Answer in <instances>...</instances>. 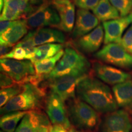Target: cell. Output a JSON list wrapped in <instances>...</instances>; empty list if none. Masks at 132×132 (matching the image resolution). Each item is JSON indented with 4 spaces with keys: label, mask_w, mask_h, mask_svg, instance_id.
<instances>
[{
    "label": "cell",
    "mask_w": 132,
    "mask_h": 132,
    "mask_svg": "<svg viewBox=\"0 0 132 132\" xmlns=\"http://www.w3.org/2000/svg\"><path fill=\"white\" fill-rule=\"evenodd\" d=\"M76 94L99 113H110L118 109L113 90L94 77L86 75L82 78L77 85Z\"/></svg>",
    "instance_id": "6da1fadb"
},
{
    "label": "cell",
    "mask_w": 132,
    "mask_h": 132,
    "mask_svg": "<svg viewBox=\"0 0 132 132\" xmlns=\"http://www.w3.org/2000/svg\"><path fill=\"white\" fill-rule=\"evenodd\" d=\"M22 84V91L1 108V114L13 111L37 110L42 106L44 97L43 90L29 82Z\"/></svg>",
    "instance_id": "3957f363"
},
{
    "label": "cell",
    "mask_w": 132,
    "mask_h": 132,
    "mask_svg": "<svg viewBox=\"0 0 132 132\" xmlns=\"http://www.w3.org/2000/svg\"><path fill=\"white\" fill-rule=\"evenodd\" d=\"M132 23V11L125 16L104 21L102 23L105 32L104 44L117 43L120 44L123 34L126 29Z\"/></svg>",
    "instance_id": "4fadbf2b"
},
{
    "label": "cell",
    "mask_w": 132,
    "mask_h": 132,
    "mask_svg": "<svg viewBox=\"0 0 132 132\" xmlns=\"http://www.w3.org/2000/svg\"><path fill=\"white\" fill-rule=\"evenodd\" d=\"M100 0H75V3L80 9L93 10L97 6Z\"/></svg>",
    "instance_id": "f1b7e54d"
},
{
    "label": "cell",
    "mask_w": 132,
    "mask_h": 132,
    "mask_svg": "<svg viewBox=\"0 0 132 132\" xmlns=\"http://www.w3.org/2000/svg\"><path fill=\"white\" fill-rule=\"evenodd\" d=\"M104 38L105 32L103 25L98 24L91 32L76 39L75 45L82 52L92 53L98 52L104 42Z\"/></svg>",
    "instance_id": "e0dca14e"
},
{
    "label": "cell",
    "mask_w": 132,
    "mask_h": 132,
    "mask_svg": "<svg viewBox=\"0 0 132 132\" xmlns=\"http://www.w3.org/2000/svg\"><path fill=\"white\" fill-rule=\"evenodd\" d=\"M46 113L53 124H59L70 129L71 124L64 101L57 94L51 91L46 100Z\"/></svg>",
    "instance_id": "ba28073f"
},
{
    "label": "cell",
    "mask_w": 132,
    "mask_h": 132,
    "mask_svg": "<svg viewBox=\"0 0 132 132\" xmlns=\"http://www.w3.org/2000/svg\"><path fill=\"white\" fill-rule=\"evenodd\" d=\"M28 26L31 29L45 27H57L60 25V17L53 5L44 3L26 19Z\"/></svg>",
    "instance_id": "8992f818"
},
{
    "label": "cell",
    "mask_w": 132,
    "mask_h": 132,
    "mask_svg": "<svg viewBox=\"0 0 132 132\" xmlns=\"http://www.w3.org/2000/svg\"><path fill=\"white\" fill-rule=\"evenodd\" d=\"M131 1H132V0H131Z\"/></svg>",
    "instance_id": "f35d334b"
},
{
    "label": "cell",
    "mask_w": 132,
    "mask_h": 132,
    "mask_svg": "<svg viewBox=\"0 0 132 132\" xmlns=\"http://www.w3.org/2000/svg\"><path fill=\"white\" fill-rule=\"evenodd\" d=\"M92 70L95 77L105 83L116 85L131 80V75L120 69L94 61Z\"/></svg>",
    "instance_id": "8fae6325"
},
{
    "label": "cell",
    "mask_w": 132,
    "mask_h": 132,
    "mask_svg": "<svg viewBox=\"0 0 132 132\" xmlns=\"http://www.w3.org/2000/svg\"><path fill=\"white\" fill-rule=\"evenodd\" d=\"M69 132H88V131H83V130L78 129V128H71L69 129Z\"/></svg>",
    "instance_id": "e575fe53"
},
{
    "label": "cell",
    "mask_w": 132,
    "mask_h": 132,
    "mask_svg": "<svg viewBox=\"0 0 132 132\" xmlns=\"http://www.w3.org/2000/svg\"><path fill=\"white\" fill-rule=\"evenodd\" d=\"M99 21L97 16L88 10L78 9L72 37L77 39L88 34L98 26Z\"/></svg>",
    "instance_id": "9a60e30c"
},
{
    "label": "cell",
    "mask_w": 132,
    "mask_h": 132,
    "mask_svg": "<svg viewBox=\"0 0 132 132\" xmlns=\"http://www.w3.org/2000/svg\"><path fill=\"white\" fill-rule=\"evenodd\" d=\"M112 90L118 106L132 110V80L114 85Z\"/></svg>",
    "instance_id": "ffe728a7"
},
{
    "label": "cell",
    "mask_w": 132,
    "mask_h": 132,
    "mask_svg": "<svg viewBox=\"0 0 132 132\" xmlns=\"http://www.w3.org/2000/svg\"><path fill=\"white\" fill-rule=\"evenodd\" d=\"M94 57L100 61L120 68H132V55L117 43L106 44L95 53Z\"/></svg>",
    "instance_id": "5b68a950"
},
{
    "label": "cell",
    "mask_w": 132,
    "mask_h": 132,
    "mask_svg": "<svg viewBox=\"0 0 132 132\" xmlns=\"http://www.w3.org/2000/svg\"><path fill=\"white\" fill-rule=\"evenodd\" d=\"M2 58L12 59L19 61L28 60V54L24 48L15 46L11 52L6 54V55L1 56V59Z\"/></svg>",
    "instance_id": "4316f807"
},
{
    "label": "cell",
    "mask_w": 132,
    "mask_h": 132,
    "mask_svg": "<svg viewBox=\"0 0 132 132\" xmlns=\"http://www.w3.org/2000/svg\"><path fill=\"white\" fill-rule=\"evenodd\" d=\"M4 3L1 21L17 20L24 15L28 16L35 11L29 0H4Z\"/></svg>",
    "instance_id": "5bb4252c"
},
{
    "label": "cell",
    "mask_w": 132,
    "mask_h": 132,
    "mask_svg": "<svg viewBox=\"0 0 132 132\" xmlns=\"http://www.w3.org/2000/svg\"><path fill=\"white\" fill-rule=\"evenodd\" d=\"M64 53V50H62L54 56L34 63L36 74L44 76L48 75L56 67L57 62L63 56Z\"/></svg>",
    "instance_id": "cb8c5ba5"
},
{
    "label": "cell",
    "mask_w": 132,
    "mask_h": 132,
    "mask_svg": "<svg viewBox=\"0 0 132 132\" xmlns=\"http://www.w3.org/2000/svg\"><path fill=\"white\" fill-rule=\"evenodd\" d=\"M68 115L72 123L78 129L94 132L100 124L97 111L80 98H72L68 108Z\"/></svg>",
    "instance_id": "277c9868"
},
{
    "label": "cell",
    "mask_w": 132,
    "mask_h": 132,
    "mask_svg": "<svg viewBox=\"0 0 132 132\" xmlns=\"http://www.w3.org/2000/svg\"><path fill=\"white\" fill-rule=\"evenodd\" d=\"M28 28L26 19L15 20L9 29L0 34V42L14 47L27 34Z\"/></svg>",
    "instance_id": "ac0fdd59"
},
{
    "label": "cell",
    "mask_w": 132,
    "mask_h": 132,
    "mask_svg": "<svg viewBox=\"0 0 132 132\" xmlns=\"http://www.w3.org/2000/svg\"><path fill=\"white\" fill-rule=\"evenodd\" d=\"M131 132H132V129H131Z\"/></svg>",
    "instance_id": "8d00e7d4"
},
{
    "label": "cell",
    "mask_w": 132,
    "mask_h": 132,
    "mask_svg": "<svg viewBox=\"0 0 132 132\" xmlns=\"http://www.w3.org/2000/svg\"><path fill=\"white\" fill-rule=\"evenodd\" d=\"M50 132H69L67 130V128L61 125L53 124L51 126Z\"/></svg>",
    "instance_id": "d6a6232c"
},
{
    "label": "cell",
    "mask_w": 132,
    "mask_h": 132,
    "mask_svg": "<svg viewBox=\"0 0 132 132\" xmlns=\"http://www.w3.org/2000/svg\"><path fill=\"white\" fill-rule=\"evenodd\" d=\"M92 12L102 23L120 17L119 11L112 5L110 0H100Z\"/></svg>",
    "instance_id": "44dd1931"
},
{
    "label": "cell",
    "mask_w": 132,
    "mask_h": 132,
    "mask_svg": "<svg viewBox=\"0 0 132 132\" xmlns=\"http://www.w3.org/2000/svg\"><path fill=\"white\" fill-rule=\"evenodd\" d=\"M23 86L22 83H17L8 87L1 89L0 90V106L2 108L10 100L22 91Z\"/></svg>",
    "instance_id": "d4e9b609"
},
{
    "label": "cell",
    "mask_w": 132,
    "mask_h": 132,
    "mask_svg": "<svg viewBox=\"0 0 132 132\" xmlns=\"http://www.w3.org/2000/svg\"><path fill=\"white\" fill-rule=\"evenodd\" d=\"M99 127L101 132H131V118L125 110H116L104 117Z\"/></svg>",
    "instance_id": "9c48e42d"
},
{
    "label": "cell",
    "mask_w": 132,
    "mask_h": 132,
    "mask_svg": "<svg viewBox=\"0 0 132 132\" xmlns=\"http://www.w3.org/2000/svg\"><path fill=\"white\" fill-rule=\"evenodd\" d=\"M1 72L9 75L17 83H24L32 75H36L34 64L30 60H15L2 58L0 59Z\"/></svg>",
    "instance_id": "52a82bcc"
},
{
    "label": "cell",
    "mask_w": 132,
    "mask_h": 132,
    "mask_svg": "<svg viewBox=\"0 0 132 132\" xmlns=\"http://www.w3.org/2000/svg\"><path fill=\"white\" fill-rule=\"evenodd\" d=\"M63 45L61 44H47L36 47L31 61L33 64L45 59L54 56L62 50Z\"/></svg>",
    "instance_id": "7402d4cb"
},
{
    "label": "cell",
    "mask_w": 132,
    "mask_h": 132,
    "mask_svg": "<svg viewBox=\"0 0 132 132\" xmlns=\"http://www.w3.org/2000/svg\"><path fill=\"white\" fill-rule=\"evenodd\" d=\"M15 81L11 78L9 75L4 73V72H1V88H5V87H8L10 86L15 85Z\"/></svg>",
    "instance_id": "f546056e"
},
{
    "label": "cell",
    "mask_w": 132,
    "mask_h": 132,
    "mask_svg": "<svg viewBox=\"0 0 132 132\" xmlns=\"http://www.w3.org/2000/svg\"><path fill=\"white\" fill-rule=\"evenodd\" d=\"M33 39L37 47L47 44H64L66 38L62 31L52 27H45L36 29Z\"/></svg>",
    "instance_id": "d6986e66"
},
{
    "label": "cell",
    "mask_w": 132,
    "mask_h": 132,
    "mask_svg": "<svg viewBox=\"0 0 132 132\" xmlns=\"http://www.w3.org/2000/svg\"><path fill=\"white\" fill-rule=\"evenodd\" d=\"M27 111H13L3 114L0 119V127L5 132H15L18 124Z\"/></svg>",
    "instance_id": "603a6c76"
},
{
    "label": "cell",
    "mask_w": 132,
    "mask_h": 132,
    "mask_svg": "<svg viewBox=\"0 0 132 132\" xmlns=\"http://www.w3.org/2000/svg\"><path fill=\"white\" fill-rule=\"evenodd\" d=\"M52 4L60 17L59 29L67 32L73 30L76 19L75 8L70 0H53Z\"/></svg>",
    "instance_id": "2e32d148"
},
{
    "label": "cell",
    "mask_w": 132,
    "mask_h": 132,
    "mask_svg": "<svg viewBox=\"0 0 132 132\" xmlns=\"http://www.w3.org/2000/svg\"><path fill=\"white\" fill-rule=\"evenodd\" d=\"M13 48L14 47L8 45L7 44L0 42V55H1V57L9 53L10 52H11Z\"/></svg>",
    "instance_id": "1f68e13d"
},
{
    "label": "cell",
    "mask_w": 132,
    "mask_h": 132,
    "mask_svg": "<svg viewBox=\"0 0 132 132\" xmlns=\"http://www.w3.org/2000/svg\"><path fill=\"white\" fill-rule=\"evenodd\" d=\"M110 3L119 12L120 16H125L132 11L131 0H110Z\"/></svg>",
    "instance_id": "484cf974"
},
{
    "label": "cell",
    "mask_w": 132,
    "mask_h": 132,
    "mask_svg": "<svg viewBox=\"0 0 132 132\" xmlns=\"http://www.w3.org/2000/svg\"><path fill=\"white\" fill-rule=\"evenodd\" d=\"M120 44L132 55V23L123 35Z\"/></svg>",
    "instance_id": "83f0119b"
},
{
    "label": "cell",
    "mask_w": 132,
    "mask_h": 132,
    "mask_svg": "<svg viewBox=\"0 0 132 132\" xmlns=\"http://www.w3.org/2000/svg\"><path fill=\"white\" fill-rule=\"evenodd\" d=\"M48 118L38 110L27 111L15 132H50L52 125Z\"/></svg>",
    "instance_id": "30bf717a"
},
{
    "label": "cell",
    "mask_w": 132,
    "mask_h": 132,
    "mask_svg": "<svg viewBox=\"0 0 132 132\" xmlns=\"http://www.w3.org/2000/svg\"><path fill=\"white\" fill-rule=\"evenodd\" d=\"M1 132H5V131H1Z\"/></svg>",
    "instance_id": "74e56055"
},
{
    "label": "cell",
    "mask_w": 132,
    "mask_h": 132,
    "mask_svg": "<svg viewBox=\"0 0 132 132\" xmlns=\"http://www.w3.org/2000/svg\"><path fill=\"white\" fill-rule=\"evenodd\" d=\"M90 69V62L83 54L73 48L67 47L54 69L44 78L52 79L65 75L84 77L87 75Z\"/></svg>",
    "instance_id": "7a4b0ae2"
},
{
    "label": "cell",
    "mask_w": 132,
    "mask_h": 132,
    "mask_svg": "<svg viewBox=\"0 0 132 132\" xmlns=\"http://www.w3.org/2000/svg\"><path fill=\"white\" fill-rule=\"evenodd\" d=\"M84 77L65 75L48 79L50 88L51 91L57 94L65 102L69 99L75 98L77 85Z\"/></svg>",
    "instance_id": "7c38bea8"
},
{
    "label": "cell",
    "mask_w": 132,
    "mask_h": 132,
    "mask_svg": "<svg viewBox=\"0 0 132 132\" xmlns=\"http://www.w3.org/2000/svg\"><path fill=\"white\" fill-rule=\"evenodd\" d=\"M15 21H8V20H1L0 24V34H2L6 32L8 29L14 24Z\"/></svg>",
    "instance_id": "4dcf8cb0"
},
{
    "label": "cell",
    "mask_w": 132,
    "mask_h": 132,
    "mask_svg": "<svg viewBox=\"0 0 132 132\" xmlns=\"http://www.w3.org/2000/svg\"><path fill=\"white\" fill-rule=\"evenodd\" d=\"M32 6H40L44 3L45 0H29Z\"/></svg>",
    "instance_id": "836d02e7"
},
{
    "label": "cell",
    "mask_w": 132,
    "mask_h": 132,
    "mask_svg": "<svg viewBox=\"0 0 132 132\" xmlns=\"http://www.w3.org/2000/svg\"><path fill=\"white\" fill-rule=\"evenodd\" d=\"M1 1V3H0V11H2V9H3V7H4V0H0Z\"/></svg>",
    "instance_id": "d590c367"
}]
</instances>
